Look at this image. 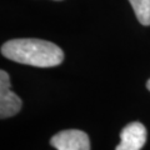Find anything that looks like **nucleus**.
Returning a JSON list of instances; mask_svg holds the SVG:
<instances>
[{"label": "nucleus", "instance_id": "20e7f679", "mask_svg": "<svg viewBox=\"0 0 150 150\" xmlns=\"http://www.w3.org/2000/svg\"><path fill=\"white\" fill-rule=\"evenodd\" d=\"M146 143V129L142 123L134 121L121 130L120 144L115 150H142Z\"/></svg>", "mask_w": 150, "mask_h": 150}, {"label": "nucleus", "instance_id": "f257e3e1", "mask_svg": "<svg viewBox=\"0 0 150 150\" xmlns=\"http://www.w3.org/2000/svg\"><path fill=\"white\" fill-rule=\"evenodd\" d=\"M1 54L13 62L36 68H51L62 64L64 53L54 43L41 39H13L4 43Z\"/></svg>", "mask_w": 150, "mask_h": 150}, {"label": "nucleus", "instance_id": "f03ea898", "mask_svg": "<svg viewBox=\"0 0 150 150\" xmlns=\"http://www.w3.org/2000/svg\"><path fill=\"white\" fill-rule=\"evenodd\" d=\"M50 145L56 150H90V140L86 133L78 129L63 130L50 139Z\"/></svg>", "mask_w": 150, "mask_h": 150}, {"label": "nucleus", "instance_id": "423d86ee", "mask_svg": "<svg viewBox=\"0 0 150 150\" xmlns=\"http://www.w3.org/2000/svg\"><path fill=\"white\" fill-rule=\"evenodd\" d=\"M146 88H148V90L150 91V79H149V80L146 81Z\"/></svg>", "mask_w": 150, "mask_h": 150}, {"label": "nucleus", "instance_id": "39448f33", "mask_svg": "<svg viewBox=\"0 0 150 150\" xmlns=\"http://www.w3.org/2000/svg\"><path fill=\"white\" fill-rule=\"evenodd\" d=\"M135 16L142 25H150V0H129Z\"/></svg>", "mask_w": 150, "mask_h": 150}, {"label": "nucleus", "instance_id": "7ed1b4c3", "mask_svg": "<svg viewBox=\"0 0 150 150\" xmlns=\"http://www.w3.org/2000/svg\"><path fill=\"white\" fill-rule=\"evenodd\" d=\"M23 101L10 90V78L5 70L0 71V118L6 119L20 111Z\"/></svg>", "mask_w": 150, "mask_h": 150}]
</instances>
